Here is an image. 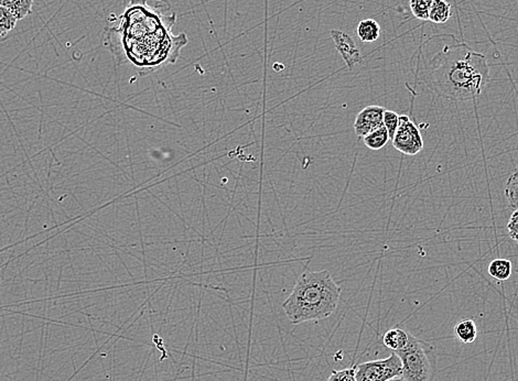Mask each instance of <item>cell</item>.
<instances>
[{"mask_svg": "<svg viewBox=\"0 0 518 381\" xmlns=\"http://www.w3.org/2000/svg\"><path fill=\"white\" fill-rule=\"evenodd\" d=\"M512 271H513V266L511 261L504 258H498L491 261L488 265V275L496 281H506L511 278Z\"/></svg>", "mask_w": 518, "mask_h": 381, "instance_id": "30bf717a", "label": "cell"}, {"mask_svg": "<svg viewBox=\"0 0 518 381\" xmlns=\"http://www.w3.org/2000/svg\"><path fill=\"white\" fill-rule=\"evenodd\" d=\"M506 200L514 211L518 210V168L510 175L505 187Z\"/></svg>", "mask_w": 518, "mask_h": 381, "instance_id": "2e32d148", "label": "cell"}, {"mask_svg": "<svg viewBox=\"0 0 518 381\" xmlns=\"http://www.w3.org/2000/svg\"><path fill=\"white\" fill-rule=\"evenodd\" d=\"M455 334L457 339L463 344H471L476 341L478 336V327L472 320H462L455 326Z\"/></svg>", "mask_w": 518, "mask_h": 381, "instance_id": "7c38bea8", "label": "cell"}, {"mask_svg": "<svg viewBox=\"0 0 518 381\" xmlns=\"http://www.w3.org/2000/svg\"><path fill=\"white\" fill-rule=\"evenodd\" d=\"M384 107L371 105L362 109L354 121V132L359 138H364L369 132L384 126Z\"/></svg>", "mask_w": 518, "mask_h": 381, "instance_id": "52a82bcc", "label": "cell"}, {"mask_svg": "<svg viewBox=\"0 0 518 381\" xmlns=\"http://www.w3.org/2000/svg\"><path fill=\"white\" fill-rule=\"evenodd\" d=\"M402 361V374L406 381H433L437 359L433 347L409 334V341L397 351Z\"/></svg>", "mask_w": 518, "mask_h": 381, "instance_id": "277c9868", "label": "cell"}, {"mask_svg": "<svg viewBox=\"0 0 518 381\" xmlns=\"http://www.w3.org/2000/svg\"><path fill=\"white\" fill-rule=\"evenodd\" d=\"M341 291L329 270H306L283 303V308L293 325L321 321L335 312Z\"/></svg>", "mask_w": 518, "mask_h": 381, "instance_id": "3957f363", "label": "cell"}, {"mask_svg": "<svg viewBox=\"0 0 518 381\" xmlns=\"http://www.w3.org/2000/svg\"><path fill=\"white\" fill-rule=\"evenodd\" d=\"M33 1L35 0H0V6L11 11L18 20H23L32 13Z\"/></svg>", "mask_w": 518, "mask_h": 381, "instance_id": "5bb4252c", "label": "cell"}, {"mask_svg": "<svg viewBox=\"0 0 518 381\" xmlns=\"http://www.w3.org/2000/svg\"><path fill=\"white\" fill-rule=\"evenodd\" d=\"M508 236L518 244V210L514 211L507 223Z\"/></svg>", "mask_w": 518, "mask_h": 381, "instance_id": "44dd1931", "label": "cell"}, {"mask_svg": "<svg viewBox=\"0 0 518 381\" xmlns=\"http://www.w3.org/2000/svg\"><path fill=\"white\" fill-rule=\"evenodd\" d=\"M390 135L385 126L369 132L363 138L365 146L371 150H381L390 142Z\"/></svg>", "mask_w": 518, "mask_h": 381, "instance_id": "9a60e30c", "label": "cell"}, {"mask_svg": "<svg viewBox=\"0 0 518 381\" xmlns=\"http://www.w3.org/2000/svg\"><path fill=\"white\" fill-rule=\"evenodd\" d=\"M18 21L17 17L11 11L0 6V37L6 36L11 32Z\"/></svg>", "mask_w": 518, "mask_h": 381, "instance_id": "ac0fdd59", "label": "cell"}, {"mask_svg": "<svg viewBox=\"0 0 518 381\" xmlns=\"http://www.w3.org/2000/svg\"><path fill=\"white\" fill-rule=\"evenodd\" d=\"M392 142L395 149L405 156H416L424 149L419 128L406 115L400 116V125Z\"/></svg>", "mask_w": 518, "mask_h": 381, "instance_id": "8992f818", "label": "cell"}, {"mask_svg": "<svg viewBox=\"0 0 518 381\" xmlns=\"http://www.w3.org/2000/svg\"><path fill=\"white\" fill-rule=\"evenodd\" d=\"M433 0H410V11L414 18L419 20H429L430 7L433 5Z\"/></svg>", "mask_w": 518, "mask_h": 381, "instance_id": "e0dca14e", "label": "cell"}, {"mask_svg": "<svg viewBox=\"0 0 518 381\" xmlns=\"http://www.w3.org/2000/svg\"><path fill=\"white\" fill-rule=\"evenodd\" d=\"M452 8L445 0H433L430 7L429 21L433 23H445L450 20Z\"/></svg>", "mask_w": 518, "mask_h": 381, "instance_id": "4fadbf2b", "label": "cell"}, {"mask_svg": "<svg viewBox=\"0 0 518 381\" xmlns=\"http://www.w3.org/2000/svg\"><path fill=\"white\" fill-rule=\"evenodd\" d=\"M331 36L344 62L347 63V68L352 70L355 64L361 62V51L357 48L353 39L347 36V33L342 32V31L332 30Z\"/></svg>", "mask_w": 518, "mask_h": 381, "instance_id": "ba28073f", "label": "cell"}, {"mask_svg": "<svg viewBox=\"0 0 518 381\" xmlns=\"http://www.w3.org/2000/svg\"><path fill=\"white\" fill-rule=\"evenodd\" d=\"M388 381H406V380H405L404 377L398 376V377H395V378L390 379V380Z\"/></svg>", "mask_w": 518, "mask_h": 381, "instance_id": "7402d4cb", "label": "cell"}, {"mask_svg": "<svg viewBox=\"0 0 518 381\" xmlns=\"http://www.w3.org/2000/svg\"><path fill=\"white\" fill-rule=\"evenodd\" d=\"M408 341L409 333L398 327L390 328L383 336V343L387 349L394 353L404 349L405 346L407 345Z\"/></svg>", "mask_w": 518, "mask_h": 381, "instance_id": "9c48e42d", "label": "cell"}, {"mask_svg": "<svg viewBox=\"0 0 518 381\" xmlns=\"http://www.w3.org/2000/svg\"><path fill=\"white\" fill-rule=\"evenodd\" d=\"M402 367L400 356L393 351L390 357L378 361H366L357 365V381H388L402 376Z\"/></svg>", "mask_w": 518, "mask_h": 381, "instance_id": "5b68a950", "label": "cell"}, {"mask_svg": "<svg viewBox=\"0 0 518 381\" xmlns=\"http://www.w3.org/2000/svg\"><path fill=\"white\" fill-rule=\"evenodd\" d=\"M357 36L365 43H372L378 40L381 36V27L374 19H365L357 25Z\"/></svg>", "mask_w": 518, "mask_h": 381, "instance_id": "8fae6325", "label": "cell"}, {"mask_svg": "<svg viewBox=\"0 0 518 381\" xmlns=\"http://www.w3.org/2000/svg\"><path fill=\"white\" fill-rule=\"evenodd\" d=\"M355 371L357 366H352L343 370H333L326 381H357Z\"/></svg>", "mask_w": 518, "mask_h": 381, "instance_id": "ffe728a7", "label": "cell"}, {"mask_svg": "<svg viewBox=\"0 0 518 381\" xmlns=\"http://www.w3.org/2000/svg\"><path fill=\"white\" fill-rule=\"evenodd\" d=\"M421 80L439 96L451 101L474 99L490 81V68L484 54L467 43L445 46L430 61Z\"/></svg>", "mask_w": 518, "mask_h": 381, "instance_id": "7a4b0ae2", "label": "cell"}, {"mask_svg": "<svg viewBox=\"0 0 518 381\" xmlns=\"http://www.w3.org/2000/svg\"><path fill=\"white\" fill-rule=\"evenodd\" d=\"M115 20L107 29L109 48L142 76L175 64L189 42L185 33H172L177 15L167 0H132Z\"/></svg>", "mask_w": 518, "mask_h": 381, "instance_id": "6da1fadb", "label": "cell"}, {"mask_svg": "<svg viewBox=\"0 0 518 381\" xmlns=\"http://www.w3.org/2000/svg\"><path fill=\"white\" fill-rule=\"evenodd\" d=\"M384 126L390 135V139L393 140L395 134H396L397 129H398V125H400V115L395 113L393 111H384Z\"/></svg>", "mask_w": 518, "mask_h": 381, "instance_id": "d6986e66", "label": "cell"}]
</instances>
